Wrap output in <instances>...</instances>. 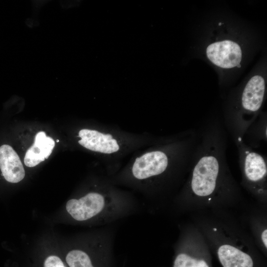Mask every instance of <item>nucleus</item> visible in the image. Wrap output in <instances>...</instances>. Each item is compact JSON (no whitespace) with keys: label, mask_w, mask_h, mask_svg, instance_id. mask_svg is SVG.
I'll list each match as a JSON object with an SVG mask.
<instances>
[{"label":"nucleus","mask_w":267,"mask_h":267,"mask_svg":"<svg viewBox=\"0 0 267 267\" xmlns=\"http://www.w3.org/2000/svg\"><path fill=\"white\" fill-rule=\"evenodd\" d=\"M136 206L107 197L97 192H89L78 199L68 200L66 209L77 221H87L98 218L107 225L133 213Z\"/></svg>","instance_id":"obj_1"},{"label":"nucleus","mask_w":267,"mask_h":267,"mask_svg":"<svg viewBox=\"0 0 267 267\" xmlns=\"http://www.w3.org/2000/svg\"><path fill=\"white\" fill-rule=\"evenodd\" d=\"M219 170V163L214 156L208 155L201 158L193 172V192L199 196L210 195L215 188Z\"/></svg>","instance_id":"obj_2"},{"label":"nucleus","mask_w":267,"mask_h":267,"mask_svg":"<svg viewBox=\"0 0 267 267\" xmlns=\"http://www.w3.org/2000/svg\"><path fill=\"white\" fill-rule=\"evenodd\" d=\"M209 59L216 65L223 68L237 66L242 59V51L239 45L229 40L216 42L207 48Z\"/></svg>","instance_id":"obj_3"},{"label":"nucleus","mask_w":267,"mask_h":267,"mask_svg":"<svg viewBox=\"0 0 267 267\" xmlns=\"http://www.w3.org/2000/svg\"><path fill=\"white\" fill-rule=\"evenodd\" d=\"M168 164V158L164 152L160 151L150 152L136 158L132 173L136 178L144 179L163 173Z\"/></svg>","instance_id":"obj_4"},{"label":"nucleus","mask_w":267,"mask_h":267,"mask_svg":"<svg viewBox=\"0 0 267 267\" xmlns=\"http://www.w3.org/2000/svg\"><path fill=\"white\" fill-rule=\"evenodd\" d=\"M0 170L5 179L11 183H17L25 175L21 160L13 148L7 144L0 146Z\"/></svg>","instance_id":"obj_5"},{"label":"nucleus","mask_w":267,"mask_h":267,"mask_svg":"<svg viewBox=\"0 0 267 267\" xmlns=\"http://www.w3.org/2000/svg\"><path fill=\"white\" fill-rule=\"evenodd\" d=\"M55 145L54 140L47 136L44 132H38L35 135L33 144L27 150L24 159L25 165L33 167L47 159Z\"/></svg>","instance_id":"obj_6"},{"label":"nucleus","mask_w":267,"mask_h":267,"mask_svg":"<svg viewBox=\"0 0 267 267\" xmlns=\"http://www.w3.org/2000/svg\"><path fill=\"white\" fill-rule=\"evenodd\" d=\"M265 91L264 78L256 75L252 77L246 85L242 96V104L248 111L256 112L261 107Z\"/></svg>","instance_id":"obj_7"},{"label":"nucleus","mask_w":267,"mask_h":267,"mask_svg":"<svg viewBox=\"0 0 267 267\" xmlns=\"http://www.w3.org/2000/svg\"><path fill=\"white\" fill-rule=\"evenodd\" d=\"M219 260L223 267H253V262L247 254L229 245H223L218 249Z\"/></svg>","instance_id":"obj_8"},{"label":"nucleus","mask_w":267,"mask_h":267,"mask_svg":"<svg viewBox=\"0 0 267 267\" xmlns=\"http://www.w3.org/2000/svg\"><path fill=\"white\" fill-rule=\"evenodd\" d=\"M244 171L247 178L252 181L262 179L267 175V165L265 160L259 154L248 152L244 160Z\"/></svg>","instance_id":"obj_9"},{"label":"nucleus","mask_w":267,"mask_h":267,"mask_svg":"<svg viewBox=\"0 0 267 267\" xmlns=\"http://www.w3.org/2000/svg\"><path fill=\"white\" fill-rule=\"evenodd\" d=\"M69 267H94L89 255L80 249L70 251L66 257Z\"/></svg>","instance_id":"obj_10"},{"label":"nucleus","mask_w":267,"mask_h":267,"mask_svg":"<svg viewBox=\"0 0 267 267\" xmlns=\"http://www.w3.org/2000/svg\"><path fill=\"white\" fill-rule=\"evenodd\" d=\"M173 267H209L203 260L193 258L184 253L179 254L176 258Z\"/></svg>","instance_id":"obj_11"},{"label":"nucleus","mask_w":267,"mask_h":267,"mask_svg":"<svg viewBox=\"0 0 267 267\" xmlns=\"http://www.w3.org/2000/svg\"><path fill=\"white\" fill-rule=\"evenodd\" d=\"M44 267H66L60 258L56 256H48L45 260Z\"/></svg>","instance_id":"obj_12"},{"label":"nucleus","mask_w":267,"mask_h":267,"mask_svg":"<svg viewBox=\"0 0 267 267\" xmlns=\"http://www.w3.org/2000/svg\"><path fill=\"white\" fill-rule=\"evenodd\" d=\"M110 142L112 147V153L115 152L119 150V146L116 139L112 138L110 140Z\"/></svg>","instance_id":"obj_13"},{"label":"nucleus","mask_w":267,"mask_h":267,"mask_svg":"<svg viewBox=\"0 0 267 267\" xmlns=\"http://www.w3.org/2000/svg\"><path fill=\"white\" fill-rule=\"evenodd\" d=\"M267 229H265L263 232V233H262V235H261V238H262V240L265 245V246H266V247L267 248Z\"/></svg>","instance_id":"obj_14"},{"label":"nucleus","mask_w":267,"mask_h":267,"mask_svg":"<svg viewBox=\"0 0 267 267\" xmlns=\"http://www.w3.org/2000/svg\"><path fill=\"white\" fill-rule=\"evenodd\" d=\"M219 25H221V23H219Z\"/></svg>","instance_id":"obj_15"}]
</instances>
